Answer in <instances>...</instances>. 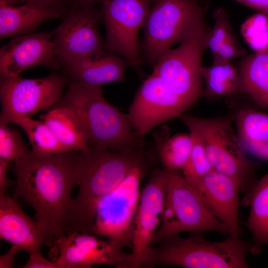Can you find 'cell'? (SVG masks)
Segmentation results:
<instances>
[{"instance_id":"cell-1","label":"cell","mask_w":268,"mask_h":268,"mask_svg":"<svg viewBox=\"0 0 268 268\" xmlns=\"http://www.w3.org/2000/svg\"><path fill=\"white\" fill-rule=\"evenodd\" d=\"M80 151L42 156L32 150L14 162L16 180L14 198H21L35 210L46 244L57 245L65 235L64 226L76 184Z\"/></svg>"},{"instance_id":"cell-2","label":"cell","mask_w":268,"mask_h":268,"mask_svg":"<svg viewBox=\"0 0 268 268\" xmlns=\"http://www.w3.org/2000/svg\"><path fill=\"white\" fill-rule=\"evenodd\" d=\"M145 150L126 153L90 148L80 151L76 172L78 193L67 215L65 235L74 231L91 234L100 201L135 168L146 164Z\"/></svg>"},{"instance_id":"cell-3","label":"cell","mask_w":268,"mask_h":268,"mask_svg":"<svg viewBox=\"0 0 268 268\" xmlns=\"http://www.w3.org/2000/svg\"><path fill=\"white\" fill-rule=\"evenodd\" d=\"M55 106L66 107L74 113L90 148L126 153L144 150L143 138L133 130L127 114L106 100L101 86L70 80L65 95Z\"/></svg>"},{"instance_id":"cell-4","label":"cell","mask_w":268,"mask_h":268,"mask_svg":"<svg viewBox=\"0 0 268 268\" xmlns=\"http://www.w3.org/2000/svg\"><path fill=\"white\" fill-rule=\"evenodd\" d=\"M251 246L239 236L229 235L223 241L212 242L200 233L187 237L174 234L149 247L141 268H247L246 255Z\"/></svg>"},{"instance_id":"cell-5","label":"cell","mask_w":268,"mask_h":268,"mask_svg":"<svg viewBox=\"0 0 268 268\" xmlns=\"http://www.w3.org/2000/svg\"><path fill=\"white\" fill-rule=\"evenodd\" d=\"M203 146L213 169L230 176L247 194L257 182L254 165L233 129V117H179Z\"/></svg>"},{"instance_id":"cell-6","label":"cell","mask_w":268,"mask_h":268,"mask_svg":"<svg viewBox=\"0 0 268 268\" xmlns=\"http://www.w3.org/2000/svg\"><path fill=\"white\" fill-rule=\"evenodd\" d=\"M164 170L166 182L162 221L150 246L165 236L182 232L216 231L229 234L227 227L210 213L195 187L179 170Z\"/></svg>"},{"instance_id":"cell-7","label":"cell","mask_w":268,"mask_h":268,"mask_svg":"<svg viewBox=\"0 0 268 268\" xmlns=\"http://www.w3.org/2000/svg\"><path fill=\"white\" fill-rule=\"evenodd\" d=\"M209 29L205 19L198 22L177 48L159 58L152 72L191 107L203 96L201 69Z\"/></svg>"},{"instance_id":"cell-8","label":"cell","mask_w":268,"mask_h":268,"mask_svg":"<svg viewBox=\"0 0 268 268\" xmlns=\"http://www.w3.org/2000/svg\"><path fill=\"white\" fill-rule=\"evenodd\" d=\"M206 6L199 0H155L143 25L146 59L156 63L173 45L180 43L205 19Z\"/></svg>"},{"instance_id":"cell-9","label":"cell","mask_w":268,"mask_h":268,"mask_svg":"<svg viewBox=\"0 0 268 268\" xmlns=\"http://www.w3.org/2000/svg\"><path fill=\"white\" fill-rule=\"evenodd\" d=\"M146 165L134 168L99 202L91 234L132 249L134 220L139 202L140 183Z\"/></svg>"},{"instance_id":"cell-10","label":"cell","mask_w":268,"mask_h":268,"mask_svg":"<svg viewBox=\"0 0 268 268\" xmlns=\"http://www.w3.org/2000/svg\"><path fill=\"white\" fill-rule=\"evenodd\" d=\"M0 78V123L5 125L16 118H31L55 105L68 81L67 77L57 74L36 79L19 75Z\"/></svg>"},{"instance_id":"cell-11","label":"cell","mask_w":268,"mask_h":268,"mask_svg":"<svg viewBox=\"0 0 268 268\" xmlns=\"http://www.w3.org/2000/svg\"><path fill=\"white\" fill-rule=\"evenodd\" d=\"M155 0H106L101 10L106 28L105 48L132 66L139 63L138 34Z\"/></svg>"},{"instance_id":"cell-12","label":"cell","mask_w":268,"mask_h":268,"mask_svg":"<svg viewBox=\"0 0 268 268\" xmlns=\"http://www.w3.org/2000/svg\"><path fill=\"white\" fill-rule=\"evenodd\" d=\"M191 107L152 73L137 91L127 115L133 130L143 138L156 126L179 117Z\"/></svg>"},{"instance_id":"cell-13","label":"cell","mask_w":268,"mask_h":268,"mask_svg":"<svg viewBox=\"0 0 268 268\" xmlns=\"http://www.w3.org/2000/svg\"><path fill=\"white\" fill-rule=\"evenodd\" d=\"M166 182L165 170H153L140 192L134 220L131 253L118 268H139L162 221Z\"/></svg>"},{"instance_id":"cell-14","label":"cell","mask_w":268,"mask_h":268,"mask_svg":"<svg viewBox=\"0 0 268 268\" xmlns=\"http://www.w3.org/2000/svg\"><path fill=\"white\" fill-rule=\"evenodd\" d=\"M102 16L86 4L67 11L62 23L52 32L53 40L60 61L92 56L104 52L98 30Z\"/></svg>"},{"instance_id":"cell-15","label":"cell","mask_w":268,"mask_h":268,"mask_svg":"<svg viewBox=\"0 0 268 268\" xmlns=\"http://www.w3.org/2000/svg\"><path fill=\"white\" fill-rule=\"evenodd\" d=\"M57 245L60 256L55 261L59 268H89L95 265L118 268L129 255L119 242L78 231L63 236Z\"/></svg>"},{"instance_id":"cell-16","label":"cell","mask_w":268,"mask_h":268,"mask_svg":"<svg viewBox=\"0 0 268 268\" xmlns=\"http://www.w3.org/2000/svg\"><path fill=\"white\" fill-rule=\"evenodd\" d=\"M39 66L54 69L61 67L52 32L18 36L0 49V78L18 76L23 71Z\"/></svg>"},{"instance_id":"cell-17","label":"cell","mask_w":268,"mask_h":268,"mask_svg":"<svg viewBox=\"0 0 268 268\" xmlns=\"http://www.w3.org/2000/svg\"><path fill=\"white\" fill-rule=\"evenodd\" d=\"M192 185L210 213L227 227L229 235L239 236V183L213 170Z\"/></svg>"},{"instance_id":"cell-18","label":"cell","mask_w":268,"mask_h":268,"mask_svg":"<svg viewBox=\"0 0 268 268\" xmlns=\"http://www.w3.org/2000/svg\"><path fill=\"white\" fill-rule=\"evenodd\" d=\"M0 236L21 251H41L46 236L37 221L27 215L15 199L0 196Z\"/></svg>"},{"instance_id":"cell-19","label":"cell","mask_w":268,"mask_h":268,"mask_svg":"<svg viewBox=\"0 0 268 268\" xmlns=\"http://www.w3.org/2000/svg\"><path fill=\"white\" fill-rule=\"evenodd\" d=\"M70 80L88 86L123 81L125 62L114 53L105 51L94 55L60 61Z\"/></svg>"},{"instance_id":"cell-20","label":"cell","mask_w":268,"mask_h":268,"mask_svg":"<svg viewBox=\"0 0 268 268\" xmlns=\"http://www.w3.org/2000/svg\"><path fill=\"white\" fill-rule=\"evenodd\" d=\"M67 11L42 7L30 2L22 5H10L0 1V38L31 33L43 22L58 18Z\"/></svg>"},{"instance_id":"cell-21","label":"cell","mask_w":268,"mask_h":268,"mask_svg":"<svg viewBox=\"0 0 268 268\" xmlns=\"http://www.w3.org/2000/svg\"><path fill=\"white\" fill-rule=\"evenodd\" d=\"M238 93L245 94L259 107L268 109V49L240 61Z\"/></svg>"},{"instance_id":"cell-22","label":"cell","mask_w":268,"mask_h":268,"mask_svg":"<svg viewBox=\"0 0 268 268\" xmlns=\"http://www.w3.org/2000/svg\"><path fill=\"white\" fill-rule=\"evenodd\" d=\"M236 134L246 152L268 161V114L251 108L239 110Z\"/></svg>"},{"instance_id":"cell-23","label":"cell","mask_w":268,"mask_h":268,"mask_svg":"<svg viewBox=\"0 0 268 268\" xmlns=\"http://www.w3.org/2000/svg\"><path fill=\"white\" fill-rule=\"evenodd\" d=\"M243 203L250 207L246 221L253 239L249 252L257 255L268 245V173L246 194Z\"/></svg>"},{"instance_id":"cell-24","label":"cell","mask_w":268,"mask_h":268,"mask_svg":"<svg viewBox=\"0 0 268 268\" xmlns=\"http://www.w3.org/2000/svg\"><path fill=\"white\" fill-rule=\"evenodd\" d=\"M41 118L56 138L68 151H85L87 145L81 124L70 109L55 106Z\"/></svg>"},{"instance_id":"cell-25","label":"cell","mask_w":268,"mask_h":268,"mask_svg":"<svg viewBox=\"0 0 268 268\" xmlns=\"http://www.w3.org/2000/svg\"><path fill=\"white\" fill-rule=\"evenodd\" d=\"M155 143L163 169L182 170L189 157L194 137L191 133H180L171 136L169 131L164 127L154 134Z\"/></svg>"},{"instance_id":"cell-26","label":"cell","mask_w":268,"mask_h":268,"mask_svg":"<svg viewBox=\"0 0 268 268\" xmlns=\"http://www.w3.org/2000/svg\"><path fill=\"white\" fill-rule=\"evenodd\" d=\"M204 81L203 96L208 99L220 98L238 93V67L230 62L213 60L208 67L201 69Z\"/></svg>"},{"instance_id":"cell-27","label":"cell","mask_w":268,"mask_h":268,"mask_svg":"<svg viewBox=\"0 0 268 268\" xmlns=\"http://www.w3.org/2000/svg\"><path fill=\"white\" fill-rule=\"evenodd\" d=\"M10 123L19 125L27 134L32 145V151L39 155H52L68 152L63 146L43 121L31 118H16Z\"/></svg>"},{"instance_id":"cell-28","label":"cell","mask_w":268,"mask_h":268,"mask_svg":"<svg viewBox=\"0 0 268 268\" xmlns=\"http://www.w3.org/2000/svg\"><path fill=\"white\" fill-rule=\"evenodd\" d=\"M241 32L245 41L256 52L268 49V16L258 12L245 20Z\"/></svg>"},{"instance_id":"cell-29","label":"cell","mask_w":268,"mask_h":268,"mask_svg":"<svg viewBox=\"0 0 268 268\" xmlns=\"http://www.w3.org/2000/svg\"><path fill=\"white\" fill-rule=\"evenodd\" d=\"M193 137L189 157L182 169L183 175L192 185L213 170L201 144L194 135Z\"/></svg>"},{"instance_id":"cell-30","label":"cell","mask_w":268,"mask_h":268,"mask_svg":"<svg viewBox=\"0 0 268 268\" xmlns=\"http://www.w3.org/2000/svg\"><path fill=\"white\" fill-rule=\"evenodd\" d=\"M0 123V159L8 162L16 161L29 152L23 143L20 133Z\"/></svg>"},{"instance_id":"cell-31","label":"cell","mask_w":268,"mask_h":268,"mask_svg":"<svg viewBox=\"0 0 268 268\" xmlns=\"http://www.w3.org/2000/svg\"><path fill=\"white\" fill-rule=\"evenodd\" d=\"M213 18V25L209 29L206 38L207 48L210 50L212 55L225 41L236 35L230 24L229 16L223 7L215 10Z\"/></svg>"},{"instance_id":"cell-32","label":"cell","mask_w":268,"mask_h":268,"mask_svg":"<svg viewBox=\"0 0 268 268\" xmlns=\"http://www.w3.org/2000/svg\"><path fill=\"white\" fill-rule=\"evenodd\" d=\"M247 52L239 43L236 35L225 41L215 53L213 54L214 60L230 62L237 58H243Z\"/></svg>"},{"instance_id":"cell-33","label":"cell","mask_w":268,"mask_h":268,"mask_svg":"<svg viewBox=\"0 0 268 268\" xmlns=\"http://www.w3.org/2000/svg\"><path fill=\"white\" fill-rule=\"evenodd\" d=\"M29 258L24 268H59L55 260L51 261L46 259L41 251H37L29 254Z\"/></svg>"},{"instance_id":"cell-34","label":"cell","mask_w":268,"mask_h":268,"mask_svg":"<svg viewBox=\"0 0 268 268\" xmlns=\"http://www.w3.org/2000/svg\"><path fill=\"white\" fill-rule=\"evenodd\" d=\"M9 162L0 159V196L5 195L12 182L7 176V168Z\"/></svg>"},{"instance_id":"cell-35","label":"cell","mask_w":268,"mask_h":268,"mask_svg":"<svg viewBox=\"0 0 268 268\" xmlns=\"http://www.w3.org/2000/svg\"><path fill=\"white\" fill-rule=\"evenodd\" d=\"M71 1L72 0H25V2H32L46 8L67 10L66 5Z\"/></svg>"},{"instance_id":"cell-36","label":"cell","mask_w":268,"mask_h":268,"mask_svg":"<svg viewBox=\"0 0 268 268\" xmlns=\"http://www.w3.org/2000/svg\"><path fill=\"white\" fill-rule=\"evenodd\" d=\"M20 251L16 246L12 245L9 250L0 257V268H10L14 266V259L16 254Z\"/></svg>"},{"instance_id":"cell-37","label":"cell","mask_w":268,"mask_h":268,"mask_svg":"<svg viewBox=\"0 0 268 268\" xmlns=\"http://www.w3.org/2000/svg\"><path fill=\"white\" fill-rule=\"evenodd\" d=\"M268 16V0H234Z\"/></svg>"},{"instance_id":"cell-38","label":"cell","mask_w":268,"mask_h":268,"mask_svg":"<svg viewBox=\"0 0 268 268\" xmlns=\"http://www.w3.org/2000/svg\"><path fill=\"white\" fill-rule=\"evenodd\" d=\"M106 0H72V8L76 7L83 5L94 4L96 3H103Z\"/></svg>"},{"instance_id":"cell-39","label":"cell","mask_w":268,"mask_h":268,"mask_svg":"<svg viewBox=\"0 0 268 268\" xmlns=\"http://www.w3.org/2000/svg\"><path fill=\"white\" fill-rule=\"evenodd\" d=\"M0 1L7 5H16L20 3H25V0H0Z\"/></svg>"}]
</instances>
